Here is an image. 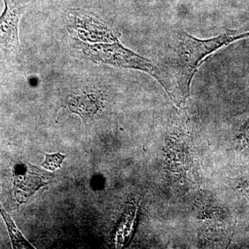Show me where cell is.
<instances>
[{"label":"cell","mask_w":249,"mask_h":249,"mask_svg":"<svg viewBox=\"0 0 249 249\" xmlns=\"http://www.w3.org/2000/svg\"><path fill=\"white\" fill-rule=\"evenodd\" d=\"M247 37L249 29L228 30L209 40H199L182 29H175L164 65L160 67L165 78V89L174 101H186L190 96L193 76L205 57Z\"/></svg>","instance_id":"cell-1"},{"label":"cell","mask_w":249,"mask_h":249,"mask_svg":"<svg viewBox=\"0 0 249 249\" xmlns=\"http://www.w3.org/2000/svg\"><path fill=\"white\" fill-rule=\"evenodd\" d=\"M78 45L85 55L93 62L146 72L164 87L165 78L160 67L148 59L125 48L119 41L99 44L80 42Z\"/></svg>","instance_id":"cell-2"},{"label":"cell","mask_w":249,"mask_h":249,"mask_svg":"<svg viewBox=\"0 0 249 249\" xmlns=\"http://www.w3.org/2000/svg\"><path fill=\"white\" fill-rule=\"evenodd\" d=\"M4 9L0 15V57L14 56L19 51V19L24 6L17 0H3Z\"/></svg>","instance_id":"cell-3"},{"label":"cell","mask_w":249,"mask_h":249,"mask_svg":"<svg viewBox=\"0 0 249 249\" xmlns=\"http://www.w3.org/2000/svg\"><path fill=\"white\" fill-rule=\"evenodd\" d=\"M71 18L73 19L71 27L83 40L93 42L118 41L114 31L94 15L77 10L72 11Z\"/></svg>","instance_id":"cell-4"},{"label":"cell","mask_w":249,"mask_h":249,"mask_svg":"<svg viewBox=\"0 0 249 249\" xmlns=\"http://www.w3.org/2000/svg\"><path fill=\"white\" fill-rule=\"evenodd\" d=\"M22 170H15L14 193L19 203L28 200L40 187L48 184L49 174L27 163L22 164Z\"/></svg>","instance_id":"cell-5"},{"label":"cell","mask_w":249,"mask_h":249,"mask_svg":"<svg viewBox=\"0 0 249 249\" xmlns=\"http://www.w3.org/2000/svg\"><path fill=\"white\" fill-rule=\"evenodd\" d=\"M103 107V95L98 91H85L72 94L69 101L70 111L79 116L87 126L93 122Z\"/></svg>","instance_id":"cell-6"},{"label":"cell","mask_w":249,"mask_h":249,"mask_svg":"<svg viewBox=\"0 0 249 249\" xmlns=\"http://www.w3.org/2000/svg\"><path fill=\"white\" fill-rule=\"evenodd\" d=\"M0 214L1 217L4 219L9 231L10 237H11V242H12L13 248L14 249H34L30 243L23 237L22 234L18 230L14 221L12 220L11 217L3 209L1 204H0Z\"/></svg>","instance_id":"cell-7"},{"label":"cell","mask_w":249,"mask_h":249,"mask_svg":"<svg viewBox=\"0 0 249 249\" xmlns=\"http://www.w3.org/2000/svg\"><path fill=\"white\" fill-rule=\"evenodd\" d=\"M45 162L42 163V165L45 169L52 170V171H54L57 168H61L62 161L66 157V155H62L59 152L53 154V155L45 154Z\"/></svg>","instance_id":"cell-8"},{"label":"cell","mask_w":249,"mask_h":249,"mask_svg":"<svg viewBox=\"0 0 249 249\" xmlns=\"http://www.w3.org/2000/svg\"><path fill=\"white\" fill-rule=\"evenodd\" d=\"M240 136L242 140L245 141V142H249V119L241 127Z\"/></svg>","instance_id":"cell-9"},{"label":"cell","mask_w":249,"mask_h":249,"mask_svg":"<svg viewBox=\"0 0 249 249\" xmlns=\"http://www.w3.org/2000/svg\"><path fill=\"white\" fill-rule=\"evenodd\" d=\"M239 188L245 196L249 198V178H247L243 182L241 183L239 186Z\"/></svg>","instance_id":"cell-10"},{"label":"cell","mask_w":249,"mask_h":249,"mask_svg":"<svg viewBox=\"0 0 249 249\" xmlns=\"http://www.w3.org/2000/svg\"><path fill=\"white\" fill-rule=\"evenodd\" d=\"M247 91H248V96H249V88H248V89H247Z\"/></svg>","instance_id":"cell-11"}]
</instances>
